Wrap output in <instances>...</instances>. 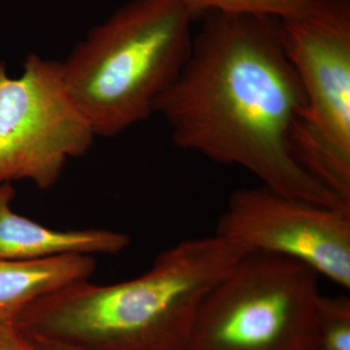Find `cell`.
<instances>
[{
  "label": "cell",
  "mask_w": 350,
  "mask_h": 350,
  "mask_svg": "<svg viewBox=\"0 0 350 350\" xmlns=\"http://www.w3.org/2000/svg\"><path fill=\"white\" fill-rule=\"evenodd\" d=\"M195 17L208 12L244 13L278 19L298 17L312 8L315 0H180Z\"/></svg>",
  "instance_id": "obj_10"
},
{
  "label": "cell",
  "mask_w": 350,
  "mask_h": 350,
  "mask_svg": "<svg viewBox=\"0 0 350 350\" xmlns=\"http://www.w3.org/2000/svg\"><path fill=\"white\" fill-rule=\"evenodd\" d=\"M319 275L248 251L211 290L184 350H317Z\"/></svg>",
  "instance_id": "obj_4"
},
{
  "label": "cell",
  "mask_w": 350,
  "mask_h": 350,
  "mask_svg": "<svg viewBox=\"0 0 350 350\" xmlns=\"http://www.w3.org/2000/svg\"><path fill=\"white\" fill-rule=\"evenodd\" d=\"M248 251L217 234L161 253L144 275L73 283L14 323L29 338L81 350H184L202 301Z\"/></svg>",
  "instance_id": "obj_2"
},
{
  "label": "cell",
  "mask_w": 350,
  "mask_h": 350,
  "mask_svg": "<svg viewBox=\"0 0 350 350\" xmlns=\"http://www.w3.org/2000/svg\"><path fill=\"white\" fill-rule=\"evenodd\" d=\"M0 350H38L29 336L13 322L0 319Z\"/></svg>",
  "instance_id": "obj_12"
},
{
  "label": "cell",
  "mask_w": 350,
  "mask_h": 350,
  "mask_svg": "<svg viewBox=\"0 0 350 350\" xmlns=\"http://www.w3.org/2000/svg\"><path fill=\"white\" fill-rule=\"evenodd\" d=\"M180 0H131L61 63L66 89L96 137H116L155 113L192 49Z\"/></svg>",
  "instance_id": "obj_3"
},
{
  "label": "cell",
  "mask_w": 350,
  "mask_h": 350,
  "mask_svg": "<svg viewBox=\"0 0 350 350\" xmlns=\"http://www.w3.org/2000/svg\"><path fill=\"white\" fill-rule=\"evenodd\" d=\"M317 350H350V299L323 296L317 305Z\"/></svg>",
  "instance_id": "obj_11"
},
{
  "label": "cell",
  "mask_w": 350,
  "mask_h": 350,
  "mask_svg": "<svg viewBox=\"0 0 350 350\" xmlns=\"http://www.w3.org/2000/svg\"><path fill=\"white\" fill-rule=\"evenodd\" d=\"M280 25L306 96L292 133L294 155L350 204V2L315 0Z\"/></svg>",
  "instance_id": "obj_5"
},
{
  "label": "cell",
  "mask_w": 350,
  "mask_h": 350,
  "mask_svg": "<svg viewBox=\"0 0 350 350\" xmlns=\"http://www.w3.org/2000/svg\"><path fill=\"white\" fill-rule=\"evenodd\" d=\"M96 269L94 257L85 255L27 262L0 260V319L14 323L34 301L91 280Z\"/></svg>",
  "instance_id": "obj_9"
},
{
  "label": "cell",
  "mask_w": 350,
  "mask_h": 350,
  "mask_svg": "<svg viewBox=\"0 0 350 350\" xmlns=\"http://www.w3.org/2000/svg\"><path fill=\"white\" fill-rule=\"evenodd\" d=\"M12 183L0 184V260L38 261L49 258L117 255L130 245L124 232L105 229L59 231L14 211Z\"/></svg>",
  "instance_id": "obj_8"
},
{
  "label": "cell",
  "mask_w": 350,
  "mask_h": 350,
  "mask_svg": "<svg viewBox=\"0 0 350 350\" xmlns=\"http://www.w3.org/2000/svg\"><path fill=\"white\" fill-rule=\"evenodd\" d=\"M342 1H347V2H350V0H342Z\"/></svg>",
  "instance_id": "obj_13"
},
{
  "label": "cell",
  "mask_w": 350,
  "mask_h": 350,
  "mask_svg": "<svg viewBox=\"0 0 350 350\" xmlns=\"http://www.w3.org/2000/svg\"><path fill=\"white\" fill-rule=\"evenodd\" d=\"M305 105L280 19L208 12L155 113L184 150L243 167L288 197L350 209L294 155L292 133Z\"/></svg>",
  "instance_id": "obj_1"
},
{
  "label": "cell",
  "mask_w": 350,
  "mask_h": 350,
  "mask_svg": "<svg viewBox=\"0 0 350 350\" xmlns=\"http://www.w3.org/2000/svg\"><path fill=\"white\" fill-rule=\"evenodd\" d=\"M96 137L66 89L61 62L29 55L18 77L0 62V184L27 180L48 190Z\"/></svg>",
  "instance_id": "obj_6"
},
{
  "label": "cell",
  "mask_w": 350,
  "mask_h": 350,
  "mask_svg": "<svg viewBox=\"0 0 350 350\" xmlns=\"http://www.w3.org/2000/svg\"><path fill=\"white\" fill-rule=\"evenodd\" d=\"M247 251L306 265L350 288V209L313 204L268 187L245 188L230 198L216 234Z\"/></svg>",
  "instance_id": "obj_7"
}]
</instances>
